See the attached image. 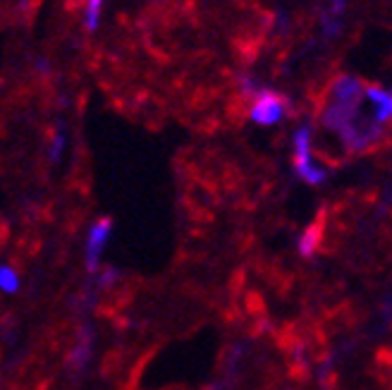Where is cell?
<instances>
[{
  "label": "cell",
  "mask_w": 392,
  "mask_h": 390,
  "mask_svg": "<svg viewBox=\"0 0 392 390\" xmlns=\"http://www.w3.org/2000/svg\"><path fill=\"white\" fill-rule=\"evenodd\" d=\"M287 108H289V103L282 94L270 91V89H261L254 96V103H251V108H249V118L254 120L256 125L270 127V125H277L282 118H285Z\"/></svg>",
  "instance_id": "cell-3"
},
{
  "label": "cell",
  "mask_w": 392,
  "mask_h": 390,
  "mask_svg": "<svg viewBox=\"0 0 392 390\" xmlns=\"http://www.w3.org/2000/svg\"><path fill=\"white\" fill-rule=\"evenodd\" d=\"M36 70H39V72H51V65H48V60L39 58V60H36Z\"/></svg>",
  "instance_id": "cell-14"
},
{
  "label": "cell",
  "mask_w": 392,
  "mask_h": 390,
  "mask_svg": "<svg viewBox=\"0 0 392 390\" xmlns=\"http://www.w3.org/2000/svg\"><path fill=\"white\" fill-rule=\"evenodd\" d=\"M390 103H392V91H390ZM390 120H392V113H390Z\"/></svg>",
  "instance_id": "cell-15"
},
{
  "label": "cell",
  "mask_w": 392,
  "mask_h": 390,
  "mask_svg": "<svg viewBox=\"0 0 392 390\" xmlns=\"http://www.w3.org/2000/svg\"><path fill=\"white\" fill-rule=\"evenodd\" d=\"M63 151H65V134L58 130L56 137H53V146H51V163H60Z\"/></svg>",
  "instance_id": "cell-11"
},
{
  "label": "cell",
  "mask_w": 392,
  "mask_h": 390,
  "mask_svg": "<svg viewBox=\"0 0 392 390\" xmlns=\"http://www.w3.org/2000/svg\"><path fill=\"white\" fill-rule=\"evenodd\" d=\"M337 134H340L342 144H345L352 154H361V151L371 149V146L381 139L383 125H378L376 120H373V115L371 118H361L357 113V118H354L352 123H347Z\"/></svg>",
  "instance_id": "cell-2"
},
{
  "label": "cell",
  "mask_w": 392,
  "mask_h": 390,
  "mask_svg": "<svg viewBox=\"0 0 392 390\" xmlns=\"http://www.w3.org/2000/svg\"><path fill=\"white\" fill-rule=\"evenodd\" d=\"M110 233H113L110 218H101V221H96L91 225V230H89V240H87V268H89V273H96V268H99V259H101V254H103V247H106Z\"/></svg>",
  "instance_id": "cell-5"
},
{
  "label": "cell",
  "mask_w": 392,
  "mask_h": 390,
  "mask_svg": "<svg viewBox=\"0 0 392 390\" xmlns=\"http://www.w3.org/2000/svg\"><path fill=\"white\" fill-rule=\"evenodd\" d=\"M0 290L8 292V295H15L20 290V276L5 264H0Z\"/></svg>",
  "instance_id": "cell-10"
},
{
  "label": "cell",
  "mask_w": 392,
  "mask_h": 390,
  "mask_svg": "<svg viewBox=\"0 0 392 390\" xmlns=\"http://www.w3.org/2000/svg\"><path fill=\"white\" fill-rule=\"evenodd\" d=\"M294 170L306 185H321L328 173L311 158V125H301L294 132Z\"/></svg>",
  "instance_id": "cell-1"
},
{
  "label": "cell",
  "mask_w": 392,
  "mask_h": 390,
  "mask_svg": "<svg viewBox=\"0 0 392 390\" xmlns=\"http://www.w3.org/2000/svg\"><path fill=\"white\" fill-rule=\"evenodd\" d=\"M323 228H325V221H323V216L321 218H316L309 228L301 233L299 237V254L304 259H311L313 254L318 252V245H321V240H323Z\"/></svg>",
  "instance_id": "cell-7"
},
{
  "label": "cell",
  "mask_w": 392,
  "mask_h": 390,
  "mask_svg": "<svg viewBox=\"0 0 392 390\" xmlns=\"http://www.w3.org/2000/svg\"><path fill=\"white\" fill-rule=\"evenodd\" d=\"M345 8H347V0H333V8H330V15L340 20L342 12H345Z\"/></svg>",
  "instance_id": "cell-13"
},
{
  "label": "cell",
  "mask_w": 392,
  "mask_h": 390,
  "mask_svg": "<svg viewBox=\"0 0 392 390\" xmlns=\"http://www.w3.org/2000/svg\"><path fill=\"white\" fill-rule=\"evenodd\" d=\"M89 357H91V331H84L82 335V345H77L75 355H72V364H75L77 369H84V364L89 362Z\"/></svg>",
  "instance_id": "cell-9"
},
{
  "label": "cell",
  "mask_w": 392,
  "mask_h": 390,
  "mask_svg": "<svg viewBox=\"0 0 392 390\" xmlns=\"http://www.w3.org/2000/svg\"><path fill=\"white\" fill-rule=\"evenodd\" d=\"M337 32H340V20L333 15H325L323 17V34L328 36V39H333Z\"/></svg>",
  "instance_id": "cell-12"
},
{
  "label": "cell",
  "mask_w": 392,
  "mask_h": 390,
  "mask_svg": "<svg viewBox=\"0 0 392 390\" xmlns=\"http://www.w3.org/2000/svg\"><path fill=\"white\" fill-rule=\"evenodd\" d=\"M364 99L369 101L371 106V115L378 125H385L390 120L392 113V103H390V94L381 87H366L364 89Z\"/></svg>",
  "instance_id": "cell-6"
},
{
  "label": "cell",
  "mask_w": 392,
  "mask_h": 390,
  "mask_svg": "<svg viewBox=\"0 0 392 390\" xmlns=\"http://www.w3.org/2000/svg\"><path fill=\"white\" fill-rule=\"evenodd\" d=\"M103 3L106 0H87V12H84V27H87V32H96L99 29Z\"/></svg>",
  "instance_id": "cell-8"
},
{
  "label": "cell",
  "mask_w": 392,
  "mask_h": 390,
  "mask_svg": "<svg viewBox=\"0 0 392 390\" xmlns=\"http://www.w3.org/2000/svg\"><path fill=\"white\" fill-rule=\"evenodd\" d=\"M364 89H366V84L361 82L359 77H352V75L337 77L335 82L330 84L328 94H325V101L357 108L361 106V99H364Z\"/></svg>",
  "instance_id": "cell-4"
}]
</instances>
